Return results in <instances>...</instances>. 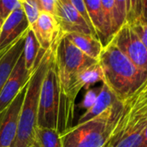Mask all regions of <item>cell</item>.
Wrapping results in <instances>:
<instances>
[{
	"instance_id": "1",
	"label": "cell",
	"mask_w": 147,
	"mask_h": 147,
	"mask_svg": "<svg viewBox=\"0 0 147 147\" xmlns=\"http://www.w3.org/2000/svg\"><path fill=\"white\" fill-rule=\"evenodd\" d=\"M58 38L50 47L49 65L39 96L37 126L55 129L61 134L73 126L76 102L65 94L60 82L55 58Z\"/></svg>"
},
{
	"instance_id": "2",
	"label": "cell",
	"mask_w": 147,
	"mask_h": 147,
	"mask_svg": "<svg viewBox=\"0 0 147 147\" xmlns=\"http://www.w3.org/2000/svg\"><path fill=\"white\" fill-rule=\"evenodd\" d=\"M98 62L103 72V83L121 102L147 80V72L137 67L112 41L103 48Z\"/></svg>"
},
{
	"instance_id": "3",
	"label": "cell",
	"mask_w": 147,
	"mask_h": 147,
	"mask_svg": "<svg viewBox=\"0 0 147 147\" xmlns=\"http://www.w3.org/2000/svg\"><path fill=\"white\" fill-rule=\"evenodd\" d=\"M121 107L118 100L98 116L70 127L61 134L62 147H104L113 132Z\"/></svg>"
},
{
	"instance_id": "4",
	"label": "cell",
	"mask_w": 147,
	"mask_h": 147,
	"mask_svg": "<svg viewBox=\"0 0 147 147\" xmlns=\"http://www.w3.org/2000/svg\"><path fill=\"white\" fill-rule=\"evenodd\" d=\"M50 56V48L39 60L28 82L21 108L17 136L12 147H29L34 141L37 127L39 96Z\"/></svg>"
},
{
	"instance_id": "5",
	"label": "cell",
	"mask_w": 147,
	"mask_h": 147,
	"mask_svg": "<svg viewBox=\"0 0 147 147\" xmlns=\"http://www.w3.org/2000/svg\"><path fill=\"white\" fill-rule=\"evenodd\" d=\"M55 58L61 85L65 94L74 102L82 88L78 83L79 74L86 67L98 62L74 45L63 32L58 38Z\"/></svg>"
},
{
	"instance_id": "6",
	"label": "cell",
	"mask_w": 147,
	"mask_h": 147,
	"mask_svg": "<svg viewBox=\"0 0 147 147\" xmlns=\"http://www.w3.org/2000/svg\"><path fill=\"white\" fill-rule=\"evenodd\" d=\"M146 125L147 80L126 100L122 101L119 116L107 143L117 141L131 133L141 132Z\"/></svg>"
},
{
	"instance_id": "7",
	"label": "cell",
	"mask_w": 147,
	"mask_h": 147,
	"mask_svg": "<svg viewBox=\"0 0 147 147\" xmlns=\"http://www.w3.org/2000/svg\"><path fill=\"white\" fill-rule=\"evenodd\" d=\"M112 42L137 67L147 72V49L130 24H124L113 36Z\"/></svg>"
},
{
	"instance_id": "8",
	"label": "cell",
	"mask_w": 147,
	"mask_h": 147,
	"mask_svg": "<svg viewBox=\"0 0 147 147\" xmlns=\"http://www.w3.org/2000/svg\"><path fill=\"white\" fill-rule=\"evenodd\" d=\"M54 16L64 34L81 33L97 37L95 31L67 0H56Z\"/></svg>"
},
{
	"instance_id": "9",
	"label": "cell",
	"mask_w": 147,
	"mask_h": 147,
	"mask_svg": "<svg viewBox=\"0 0 147 147\" xmlns=\"http://www.w3.org/2000/svg\"><path fill=\"white\" fill-rule=\"evenodd\" d=\"M27 84L21 89L9 107L0 114V147H12L18 128L19 117Z\"/></svg>"
},
{
	"instance_id": "10",
	"label": "cell",
	"mask_w": 147,
	"mask_h": 147,
	"mask_svg": "<svg viewBox=\"0 0 147 147\" xmlns=\"http://www.w3.org/2000/svg\"><path fill=\"white\" fill-rule=\"evenodd\" d=\"M30 28L23 7L15 10L4 22L0 31V57Z\"/></svg>"
},
{
	"instance_id": "11",
	"label": "cell",
	"mask_w": 147,
	"mask_h": 147,
	"mask_svg": "<svg viewBox=\"0 0 147 147\" xmlns=\"http://www.w3.org/2000/svg\"><path fill=\"white\" fill-rule=\"evenodd\" d=\"M32 73L25 67L24 57L22 53L11 76L0 93V114H1L16 98L21 89L27 84Z\"/></svg>"
},
{
	"instance_id": "12",
	"label": "cell",
	"mask_w": 147,
	"mask_h": 147,
	"mask_svg": "<svg viewBox=\"0 0 147 147\" xmlns=\"http://www.w3.org/2000/svg\"><path fill=\"white\" fill-rule=\"evenodd\" d=\"M30 29L40 47L44 50L49 49L61 34V29L55 16L45 11H41L37 20L30 26Z\"/></svg>"
},
{
	"instance_id": "13",
	"label": "cell",
	"mask_w": 147,
	"mask_h": 147,
	"mask_svg": "<svg viewBox=\"0 0 147 147\" xmlns=\"http://www.w3.org/2000/svg\"><path fill=\"white\" fill-rule=\"evenodd\" d=\"M28 32V31H27ZM27 32L23 35L5 53L0 57V93L7 82L9 77L24 51L25 36Z\"/></svg>"
},
{
	"instance_id": "14",
	"label": "cell",
	"mask_w": 147,
	"mask_h": 147,
	"mask_svg": "<svg viewBox=\"0 0 147 147\" xmlns=\"http://www.w3.org/2000/svg\"><path fill=\"white\" fill-rule=\"evenodd\" d=\"M65 36L74 45L77 47L85 55L96 61L99 60L104 47L98 37L92 35L81 33H70L65 34Z\"/></svg>"
},
{
	"instance_id": "15",
	"label": "cell",
	"mask_w": 147,
	"mask_h": 147,
	"mask_svg": "<svg viewBox=\"0 0 147 147\" xmlns=\"http://www.w3.org/2000/svg\"><path fill=\"white\" fill-rule=\"evenodd\" d=\"M118 100H119L115 97V95L108 88V87L103 83L100 93L96 96L94 102L81 116L77 124L83 123L85 121H88V120L98 116L99 114L102 113L104 111L108 109L110 107H112Z\"/></svg>"
},
{
	"instance_id": "16",
	"label": "cell",
	"mask_w": 147,
	"mask_h": 147,
	"mask_svg": "<svg viewBox=\"0 0 147 147\" xmlns=\"http://www.w3.org/2000/svg\"><path fill=\"white\" fill-rule=\"evenodd\" d=\"M45 52L46 50L40 47V44L36 40L32 30L30 28L25 36L24 48L23 51L25 67L29 72L33 73L39 60L42 57Z\"/></svg>"
},
{
	"instance_id": "17",
	"label": "cell",
	"mask_w": 147,
	"mask_h": 147,
	"mask_svg": "<svg viewBox=\"0 0 147 147\" xmlns=\"http://www.w3.org/2000/svg\"><path fill=\"white\" fill-rule=\"evenodd\" d=\"M83 1L97 37L101 42L103 47H105L106 45H107V42L106 36V28L101 6V0H83Z\"/></svg>"
},
{
	"instance_id": "18",
	"label": "cell",
	"mask_w": 147,
	"mask_h": 147,
	"mask_svg": "<svg viewBox=\"0 0 147 147\" xmlns=\"http://www.w3.org/2000/svg\"><path fill=\"white\" fill-rule=\"evenodd\" d=\"M100 82H103V72L99 62L86 67L78 76V83L82 89H88Z\"/></svg>"
},
{
	"instance_id": "19",
	"label": "cell",
	"mask_w": 147,
	"mask_h": 147,
	"mask_svg": "<svg viewBox=\"0 0 147 147\" xmlns=\"http://www.w3.org/2000/svg\"><path fill=\"white\" fill-rule=\"evenodd\" d=\"M35 140L40 147H62L61 134L55 129L37 126Z\"/></svg>"
},
{
	"instance_id": "20",
	"label": "cell",
	"mask_w": 147,
	"mask_h": 147,
	"mask_svg": "<svg viewBox=\"0 0 147 147\" xmlns=\"http://www.w3.org/2000/svg\"><path fill=\"white\" fill-rule=\"evenodd\" d=\"M21 4L30 26L33 25L42 11L39 4L36 0H21Z\"/></svg>"
},
{
	"instance_id": "21",
	"label": "cell",
	"mask_w": 147,
	"mask_h": 147,
	"mask_svg": "<svg viewBox=\"0 0 147 147\" xmlns=\"http://www.w3.org/2000/svg\"><path fill=\"white\" fill-rule=\"evenodd\" d=\"M143 11V0H127L126 23L140 20Z\"/></svg>"
},
{
	"instance_id": "22",
	"label": "cell",
	"mask_w": 147,
	"mask_h": 147,
	"mask_svg": "<svg viewBox=\"0 0 147 147\" xmlns=\"http://www.w3.org/2000/svg\"><path fill=\"white\" fill-rule=\"evenodd\" d=\"M21 7V0H0V16L5 20L15 10Z\"/></svg>"
},
{
	"instance_id": "23",
	"label": "cell",
	"mask_w": 147,
	"mask_h": 147,
	"mask_svg": "<svg viewBox=\"0 0 147 147\" xmlns=\"http://www.w3.org/2000/svg\"><path fill=\"white\" fill-rule=\"evenodd\" d=\"M127 0H115V16L118 30L126 23Z\"/></svg>"
},
{
	"instance_id": "24",
	"label": "cell",
	"mask_w": 147,
	"mask_h": 147,
	"mask_svg": "<svg viewBox=\"0 0 147 147\" xmlns=\"http://www.w3.org/2000/svg\"><path fill=\"white\" fill-rule=\"evenodd\" d=\"M130 25L132 28V30L135 31V33L138 35L143 44L147 49V22L138 20L133 23H131Z\"/></svg>"
},
{
	"instance_id": "25",
	"label": "cell",
	"mask_w": 147,
	"mask_h": 147,
	"mask_svg": "<svg viewBox=\"0 0 147 147\" xmlns=\"http://www.w3.org/2000/svg\"><path fill=\"white\" fill-rule=\"evenodd\" d=\"M67 1L82 16V18L88 23V24L94 30V29L93 27V24H92V22L90 20V18L88 16V13L87 11V9H86V6H85V4H84L83 0H67Z\"/></svg>"
},
{
	"instance_id": "26",
	"label": "cell",
	"mask_w": 147,
	"mask_h": 147,
	"mask_svg": "<svg viewBox=\"0 0 147 147\" xmlns=\"http://www.w3.org/2000/svg\"><path fill=\"white\" fill-rule=\"evenodd\" d=\"M36 1L39 4L42 11H45L54 15L56 0H36Z\"/></svg>"
},
{
	"instance_id": "27",
	"label": "cell",
	"mask_w": 147,
	"mask_h": 147,
	"mask_svg": "<svg viewBox=\"0 0 147 147\" xmlns=\"http://www.w3.org/2000/svg\"><path fill=\"white\" fill-rule=\"evenodd\" d=\"M96 94H94V92L93 90H90V91H88L86 95H85V98L84 100H82V102L80 104V107H85L87 109H88L92 105L93 103L94 102L95 99H96Z\"/></svg>"
},
{
	"instance_id": "28",
	"label": "cell",
	"mask_w": 147,
	"mask_h": 147,
	"mask_svg": "<svg viewBox=\"0 0 147 147\" xmlns=\"http://www.w3.org/2000/svg\"><path fill=\"white\" fill-rule=\"evenodd\" d=\"M132 147H147V125L137 138Z\"/></svg>"
},
{
	"instance_id": "29",
	"label": "cell",
	"mask_w": 147,
	"mask_h": 147,
	"mask_svg": "<svg viewBox=\"0 0 147 147\" xmlns=\"http://www.w3.org/2000/svg\"><path fill=\"white\" fill-rule=\"evenodd\" d=\"M140 20L143 22H147V0H143V11Z\"/></svg>"
},
{
	"instance_id": "30",
	"label": "cell",
	"mask_w": 147,
	"mask_h": 147,
	"mask_svg": "<svg viewBox=\"0 0 147 147\" xmlns=\"http://www.w3.org/2000/svg\"><path fill=\"white\" fill-rule=\"evenodd\" d=\"M29 147H40V146H39L38 143H37V142L35 140V141H34V142H33V143H32V144H30Z\"/></svg>"
},
{
	"instance_id": "31",
	"label": "cell",
	"mask_w": 147,
	"mask_h": 147,
	"mask_svg": "<svg viewBox=\"0 0 147 147\" xmlns=\"http://www.w3.org/2000/svg\"><path fill=\"white\" fill-rule=\"evenodd\" d=\"M4 22H5V20L1 18V16H0V31H1V29H2V26H3Z\"/></svg>"
},
{
	"instance_id": "32",
	"label": "cell",
	"mask_w": 147,
	"mask_h": 147,
	"mask_svg": "<svg viewBox=\"0 0 147 147\" xmlns=\"http://www.w3.org/2000/svg\"><path fill=\"white\" fill-rule=\"evenodd\" d=\"M3 147H8V146H3Z\"/></svg>"
},
{
	"instance_id": "33",
	"label": "cell",
	"mask_w": 147,
	"mask_h": 147,
	"mask_svg": "<svg viewBox=\"0 0 147 147\" xmlns=\"http://www.w3.org/2000/svg\"><path fill=\"white\" fill-rule=\"evenodd\" d=\"M104 147H106V146H104Z\"/></svg>"
}]
</instances>
